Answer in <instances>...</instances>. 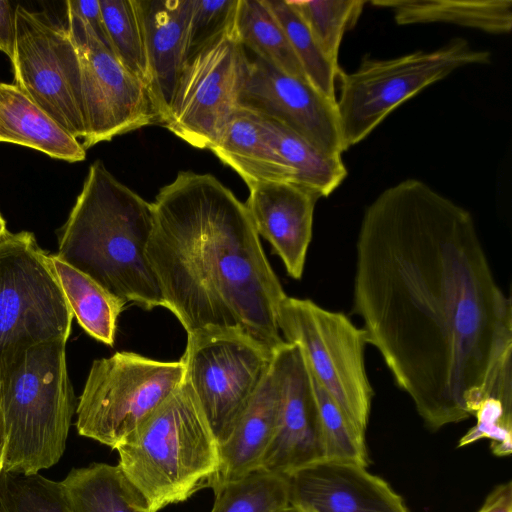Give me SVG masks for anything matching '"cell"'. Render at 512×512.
Returning <instances> with one entry per match:
<instances>
[{
	"instance_id": "cell-8",
	"label": "cell",
	"mask_w": 512,
	"mask_h": 512,
	"mask_svg": "<svg viewBox=\"0 0 512 512\" xmlns=\"http://www.w3.org/2000/svg\"><path fill=\"white\" fill-rule=\"evenodd\" d=\"M183 381L181 361L127 351L94 360L76 408L77 432L116 449Z\"/></svg>"
},
{
	"instance_id": "cell-34",
	"label": "cell",
	"mask_w": 512,
	"mask_h": 512,
	"mask_svg": "<svg viewBox=\"0 0 512 512\" xmlns=\"http://www.w3.org/2000/svg\"><path fill=\"white\" fill-rule=\"evenodd\" d=\"M238 2L239 0H192L188 60L233 26Z\"/></svg>"
},
{
	"instance_id": "cell-7",
	"label": "cell",
	"mask_w": 512,
	"mask_h": 512,
	"mask_svg": "<svg viewBox=\"0 0 512 512\" xmlns=\"http://www.w3.org/2000/svg\"><path fill=\"white\" fill-rule=\"evenodd\" d=\"M278 326L284 340L300 348L311 376L365 438L373 389L365 368L363 329L341 312L289 296L279 305Z\"/></svg>"
},
{
	"instance_id": "cell-15",
	"label": "cell",
	"mask_w": 512,
	"mask_h": 512,
	"mask_svg": "<svg viewBox=\"0 0 512 512\" xmlns=\"http://www.w3.org/2000/svg\"><path fill=\"white\" fill-rule=\"evenodd\" d=\"M239 106L282 123L326 154L345 152L336 100L257 57L249 61Z\"/></svg>"
},
{
	"instance_id": "cell-17",
	"label": "cell",
	"mask_w": 512,
	"mask_h": 512,
	"mask_svg": "<svg viewBox=\"0 0 512 512\" xmlns=\"http://www.w3.org/2000/svg\"><path fill=\"white\" fill-rule=\"evenodd\" d=\"M245 206L257 234L282 260L290 277L302 278L312 239L316 202L311 190L291 182L252 184Z\"/></svg>"
},
{
	"instance_id": "cell-26",
	"label": "cell",
	"mask_w": 512,
	"mask_h": 512,
	"mask_svg": "<svg viewBox=\"0 0 512 512\" xmlns=\"http://www.w3.org/2000/svg\"><path fill=\"white\" fill-rule=\"evenodd\" d=\"M239 42L278 70L307 80L289 39L265 0H239L234 20Z\"/></svg>"
},
{
	"instance_id": "cell-10",
	"label": "cell",
	"mask_w": 512,
	"mask_h": 512,
	"mask_svg": "<svg viewBox=\"0 0 512 512\" xmlns=\"http://www.w3.org/2000/svg\"><path fill=\"white\" fill-rule=\"evenodd\" d=\"M274 353L235 331L187 335L181 363L219 445L230 436L268 375Z\"/></svg>"
},
{
	"instance_id": "cell-27",
	"label": "cell",
	"mask_w": 512,
	"mask_h": 512,
	"mask_svg": "<svg viewBox=\"0 0 512 512\" xmlns=\"http://www.w3.org/2000/svg\"><path fill=\"white\" fill-rule=\"evenodd\" d=\"M210 512H280L290 507L288 476L256 469L214 492Z\"/></svg>"
},
{
	"instance_id": "cell-30",
	"label": "cell",
	"mask_w": 512,
	"mask_h": 512,
	"mask_svg": "<svg viewBox=\"0 0 512 512\" xmlns=\"http://www.w3.org/2000/svg\"><path fill=\"white\" fill-rule=\"evenodd\" d=\"M304 20L325 55L338 65L344 34L353 29L363 12L364 0H289Z\"/></svg>"
},
{
	"instance_id": "cell-20",
	"label": "cell",
	"mask_w": 512,
	"mask_h": 512,
	"mask_svg": "<svg viewBox=\"0 0 512 512\" xmlns=\"http://www.w3.org/2000/svg\"><path fill=\"white\" fill-rule=\"evenodd\" d=\"M210 150L247 186L259 182L296 183L294 172L273 146L261 116L238 107Z\"/></svg>"
},
{
	"instance_id": "cell-16",
	"label": "cell",
	"mask_w": 512,
	"mask_h": 512,
	"mask_svg": "<svg viewBox=\"0 0 512 512\" xmlns=\"http://www.w3.org/2000/svg\"><path fill=\"white\" fill-rule=\"evenodd\" d=\"M290 506L313 512H409L403 499L367 467L321 461L288 476Z\"/></svg>"
},
{
	"instance_id": "cell-13",
	"label": "cell",
	"mask_w": 512,
	"mask_h": 512,
	"mask_svg": "<svg viewBox=\"0 0 512 512\" xmlns=\"http://www.w3.org/2000/svg\"><path fill=\"white\" fill-rule=\"evenodd\" d=\"M67 18L80 63L83 147L161 124L147 84L125 68L87 25L71 15Z\"/></svg>"
},
{
	"instance_id": "cell-19",
	"label": "cell",
	"mask_w": 512,
	"mask_h": 512,
	"mask_svg": "<svg viewBox=\"0 0 512 512\" xmlns=\"http://www.w3.org/2000/svg\"><path fill=\"white\" fill-rule=\"evenodd\" d=\"M279 413V393L271 372L221 445L220 466L210 488L215 492L227 482L261 468L273 438Z\"/></svg>"
},
{
	"instance_id": "cell-6",
	"label": "cell",
	"mask_w": 512,
	"mask_h": 512,
	"mask_svg": "<svg viewBox=\"0 0 512 512\" xmlns=\"http://www.w3.org/2000/svg\"><path fill=\"white\" fill-rule=\"evenodd\" d=\"M488 50L476 49L463 37L441 47L378 59L368 55L351 73H338L336 106L344 150L357 145L398 106L455 70L487 65Z\"/></svg>"
},
{
	"instance_id": "cell-32",
	"label": "cell",
	"mask_w": 512,
	"mask_h": 512,
	"mask_svg": "<svg viewBox=\"0 0 512 512\" xmlns=\"http://www.w3.org/2000/svg\"><path fill=\"white\" fill-rule=\"evenodd\" d=\"M311 379L320 416L324 461L367 467L365 438L351 427L336 403L312 376Z\"/></svg>"
},
{
	"instance_id": "cell-41",
	"label": "cell",
	"mask_w": 512,
	"mask_h": 512,
	"mask_svg": "<svg viewBox=\"0 0 512 512\" xmlns=\"http://www.w3.org/2000/svg\"><path fill=\"white\" fill-rule=\"evenodd\" d=\"M295 512H313L311 510H304V509H299V510H294Z\"/></svg>"
},
{
	"instance_id": "cell-31",
	"label": "cell",
	"mask_w": 512,
	"mask_h": 512,
	"mask_svg": "<svg viewBox=\"0 0 512 512\" xmlns=\"http://www.w3.org/2000/svg\"><path fill=\"white\" fill-rule=\"evenodd\" d=\"M0 512H72L61 485L40 473L0 474Z\"/></svg>"
},
{
	"instance_id": "cell-36",
	"label": "cell",
	"mask_w": 512,
	"mask_h": 512,
	"mask_svg": "<svg viewBox=\"0 0 512 512\" xmlns=\"http://www.w3.org/2000/svg\"><path fill=\"white\" fill-rule=\"evenodd\" d=\"M16 8L7 0H0V51L13 58L16 36Z\"/></svg>"
},
{
	"instance_id": "cell-2",
	"label": "cell",
	"mask_w": 512,
	"mask_h": 512,
	"mask_svg": "<svg viewBox=\"0 0 512 512\" xmlns=\"http://www.w3.org/2000/svg\"><path fill=\"white\" fill-rule=\"evenodd\" d=\"M147 258L187 335L235 331L274 353L287 296L246 206L215 176L180 171L152 202Z\"/></svg>"
},
{
	"instance_id": "cell-9",
	"label": "cell",
	"mask_w": 512,
	"mask_h": 512,
	"mask_svg": "<svg viewBox=\"0 0 512 512\" xmlns=\"http://www.w3.org/2000/svg\"><path fill=\"white\" fill-rule=\"evenodd\" d=\"M72 312L49 254L27 231L0 237V365L17 350L68 340Z\"/></svg>"
},
{
	"instance_id": "cell-18",
	"label": "cell",
	"mask_w": 512,
	"mask_h": 512,
	"mask_svg": "<svg viewBox=\"0 0 512 512\" xmlns=\"http://www.w3.org/2000/svg\"><path fill=\"white\" fill-rule=\"evenodd\" d=\"M148 88L161 124L186 65L192 0H139Z\"/></svg>"
},
{
	"instance_id": "cell-12",
	"label": "cell",
	"mask_w": 512,
	"mask_h": 512,
	"mask_svg": "<svg viewBox=\"0 0 512 512\" xmlns=\"http://www.w3.org/2000/svg\"><path fill=\"white\" fill-rule=\"evenodd\" d=\"M15 16L14 85L69 134L83 140L80 63L67 28L21 5Z\"/></svg>"
},
{
	"instance_id": "cell-40",
	"label": "cell",
	"mask_w": 512,
	"mask_h": 512,
	"mask_svg": "<svg viewBox=\"0 0 512 512\" xmlns=\"http://www.w3.org/2000/svg\"><path fill=\"white\" fill-rule=\"evenodd\" d=\"M280 512H295V511H294L293 507L290 506V507H288V508H286V509H284V510H282Z\"/></svg>"
},
{
	"instance_id": "cell-28",
	"label": "cell",
	"mask_w": 512,
	"mask_h": 512,
	"mask_svg": "<svg viewBox=\"0 0 512 512\" xmlns=\"http://www.w3.org/2000/svg\"><path fill=\"white\" fill-rule=\"evenodd\" d=\"M265 1L282 25L307 81L322 94L336 100L339 65L325 55L289 0Z\"/></svg>"
},
{
	"instance_id": "cell-38",
	"label": "cell",
	"mask_w": 512,
	"mask_h": 512,
	"mask_svg": "<svg viewBox=\"0 0 512 512\" xmlns=\"http://www.w3.org/2000/svg\"><path fill=\"white\" fill-rule=\"evenodd\" d=\"M6 428L3 417L2 408L0 405V474L3 472L5 452H6Z\"/></svg>"
},
{
	"instance_id": "cell-37",
	"label": "cell",
	"mask_w": 512,
	"mask_h": 512,
	"mask_svg": "<svg viewBox=\"0 0 512 512\" xmlns=\"http://www.w3.org/2000/svg\"><path fill=\"white\" fill-rule=\"evenodd\" d=\"M479 512H512V484L498 485L488 495Z\"/></svg>"
},
{
	"instance_id": "cell-14",
	"label": "cell",
	"mask_w": 512,
	"mask_h": 512,
	"mask_svg": "<svg viewBox=\"0 0 512 512\" xmlns=\"http://www.w3.org/2000/svg\"><path fill=\"white\" fill-rule=\"evenodd\" d=\"M270 372L279 393V413L261 468L289 476L324 461L319 410L311 375L298 345L285 342L277 349Z\"/></svg>"
},
{
	"instance_id": "cell-23",
	"label": "cell",
	"mask_w": 512,
	"mask_h": 512,
	"mask_svg": "<svg viewBox=\"0 0 512 512\" xmlns=\"http://www.w3.org/2000/svg\"><path fill=\"white\" fill-rule=\"evenodd\" d=\"M49 257L72 315L78 324L97 341L113 346L117 320L127 303L58 258L56 254H49Z\"/></svg>"
},
{
	"instance_id": "cell-4",
	"label": "cell",
	"mask_w": 512,
	"mask_h": 512,
	"mask_svg": "<svg viewBox=\"0 0 512 512\" xmlns=\"http://www.w3.org/2000/svg\"><path fill=\"white\" fill-rule=\"evenodd\" d=\"M115 450L147 512L210 488L220 466L219 443L185 381Z\"/></svg>"
},
{
	"instance_id": "cell-35",
	"label": "cell",
	"mask_w": 512,
	"mask_h": 512,
	"mask_svg": "<svg viewBox=\"0 0 512 512\" xmlns=\"http://www.w3.org/2000/svg\"><path fill=\"white\" fill-rule=\"evenodd\" d=\"M66 6L67 15H71L87 25L95 36L111 50L99 0H69L66 2Z\"/></svg>"
},
{
	"instance_id": "cell-29",
	"label": "cell",
	"mask_w": 512,
	"mask_h": 512,
	"mask_svg": "<svg viewBox=\"0 0 512 512\" xmlns=\"http://www.w3.org/2000/svg\"><path fill=\"white\" fill-rule=\"evenodd\" d=\"M99 3L113 54L147 84L148 66L139 0H99Z\"/></svg>"
},
{
	"instance_id": "cell-3",
	"label": "cell",
	"mask_w": 512,
	"mask_h": 512,
	"mask_svg": "<svg viewBox=\"0 0 512 512\" xmlns=\"http://www.w3.org/2000/svg\"><path fill=\"white\" fill-rule=\"evenodd\" d=\"M153 225L152 203L97 160L58 231L56 256L126 303L165 308L147 258Z\"/></svg>"
},
{
	"instance_id": "cell-11",
	"label": "cell",
	"mask_w": 512,
	"mask_h": 512,
	"mask_svg": "<svg viewBox=\"0 0 512 512\" xmlns=\"http://www.w3.org/2000/svg\"><path fill=\"white\" fill-rule=\"evenodd\" d=\"M250 59L234 24L190 58L162 125L199 149H210L239 107Z\"/></svg>"
},
{
	"instance_id": "cell-21",
	"label": "cell",
	"mask_w": 512,
	"mask_h": 512,
	"mask_svg": "<svg viewBox=\"0 0 512 512\" xmlns=\"http://www.w3.org/2000/svg\"><path fill=\"white\" fill-rule=\"evenodd\" d=\"M0 142L38 150L67 162L83 161L86 149L16 85L0 82Z\"/></svg>"
},
{
	"instance_id": "cell-39",
	"label": "cell",
	"mask_w": 512,
	"mask_h": 512,
	"mask_svg": "<svg viewBox=\"0 0 512 512\" xmlns=\"http://www.w3.org/2000/svg\"><path fill=\"white\" fill-rule=\"evenodd\" d=\"M7 231L8 230L6 228V222H5L4 218L2 217V215L0 214V237H2Z\"/></svg>"
},
{
	"instance_id": "cell-25",
	"label": "cell",
	"mask_w": 512,
	"mask_h": 512,
	"mask_svg": "<svg viewBox=\"0 0 512 512\" xmlns=\"http://www.w3.org/2000/svg\"><path fill=\"white\" fill-rule=\"evenodd\" d=\"M260 116L273 146L294 172L298 185L319 198L328 197L341 185L348 172L340 155L326 154L282 123Z\"/></svg>"
},
{
	"instance_id": "cell-1",
	"label": "cell",
	"mask_w": 512,
	"mask_h": 512,
	"mask_svg": "<svg viewBox=\"0 0 512 512\" xmlns=\"http://www.w3.org/2000/svg\"><path fill=\"white\" fill-rule=\"evenodd\" d=\"M352 312L433 430L468 419L511 383V301L470 212L419 179L365 208Z\"/></svg>"
},
{
	"instance_id": "cell-5",
	"label": "cell",
	"mask_w": 512,
	"mask_h": 512,
	"mask_svg": "<svg viewBox=\"0 0 512 512\" xmlns=\"http://www.w3.org/2000/svg\"><path fill=\"white\" fill-rule=\"evenodd\" d=\"M66 340L15 351L0 365V405L6 428L3 472L37 474L66 449L77 402L66 364Z\"/></svg>"
},
{
	"instance_id": "cell-22",
	"label": "cell",
	"mask_w": 512,
	"mask_h": 512,
	"mask_svg": "<svg viewBox=\"0 0 512 512\" xmlns=\"http://www.w3.org/2000/svg\"><path fill=\"white\" fill-rule=\"evenodd\" d=\"M371 4L391 10L398 25L445 23L496 35L512 29L510 0H374Z\"/></svg>"
},
{
	"instance_id": "cell-24",
	"label": "cell",
	"mask_w": 512,
	"mask_h": 512,
	"mask_svg": "<svg viewBox=\"0 0 512 512\" xmlns=\"http://www.w3.org/2000/svg\"><path fill=\"white\" fill-rule=\"evenodd\" d=\"M60 482L72 512H147L118 464L73 468Z\"/></svg>"
},
{
	"instance_id": "cell-33",
	"label": "cell",
	"mask_w": 512,
	"mask_h": 512,
	"mask_svg": "<svg viewBox=\"0 0 512 512\" xmlns=\"http://www.w3.org/2000/svg\"><path fill=\"white\" fill-rule=\"evenodd\" d=\"M476 425L459 441L462 447L482 438L491 440V449L496 456H508L512 452L511 397L491 395L485 399L474 414Z\"/></svg>"
}]
</instances>
